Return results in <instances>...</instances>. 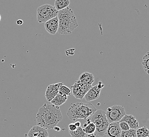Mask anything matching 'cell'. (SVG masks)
<instances>
[{"instance_id":"obj_1","label":"cell","mask_w":149,"mask_h":137,"mask_svg":"<svg viewBox=\"0 0 149 137\" xmlns=\"http://www.w3.org/2000/svg\"><path fill=\"white\" fill-rule=\"evenodd\" d=\"M62 119L63 116L59 107L49 103L43 104L36 116L37 126L47 130L53 129Z\"/></svg>"},{"instance_id":"obj_2","label":"cell","mask_w":149,"mask_h":137,"mask_svg":"<svg viewBox=\"0 0 149 137\" xmlns=\"http://www.w3.org/2000/svg\"><path fill=\"white\" fill-rule=\"evenodd\" d=\"M58 33L62 35L71 34L78 26L76 17L73 10L67 7L58 12Z\"/></svg>"},{"instance_id":"obj_3","label":"cell","mask_w":149,"mask_h":137,"mask_svg":"<svg viewBox=\"0 0 149 137\" xmlns=\"http://www.w3.org/2000/svg\"><path fill=\"white\" fill-rule=\"evenodd\" d=\"M97 109L91 103L77 102L72 104L67 114L69 119L73 121L78 119L86 120Z\"/></svg>"},{"instance_id":"obj_4","label":"cell","mask_w":149,"mask_h":137,"mask_svg":"<svg viewBox=\"0 0 149 137\" xmlns=\"http://www.w3.org/2000/svg\"><path fill=\"white\" fill-rule=\"evenodd\" d=\"M88 119L91 122L94 123L96 127L95 136L103 137L109 124L106 118L105 111L103 110H97Z\"/></svg>"},{"instance_id":"obj_5","label":"cell","mask_w":149,"mask_h":137,"mask_svg":"<svg viewBox=\"0 0 149 137\" xmlns=\"http://www.w3.org/2000/svg\"><path fill=\"white\" fill-rule=\"evenodd\" d=\"M58 12L54 6L48 4L40 6L37 9V13L38 23H46L48 20L57 17Z\"/></svg>"},{"instance_id":"obj_6","label":"cell","mask_w":149,"mask_h":137,"mask_svg":"<svg viewBox=\"0 0 149 137\" xmlns=\"http://www.w3.org/2000/svg\"><path fill=\"white\" fill-rule=\"evenodd\" d=\"M105 114L107 120L110 123L115 122H119L126 113L123 106L115 105L107 109Z\"/></svg>"},{"instance_id":"obj_7","label":"cell","mask_w":149,"mask_h":137,"mask_svg":"<svg viewBox=\"0 0 149 137\" xmlns=\"http://www.w3.org/2000/svg\"><path fill=\"white\" fill-rule=\"evenodd\" d=\"M92 87V85L81 83L77 80L72 86V94L76 99L82 100L86 93Z\"/></svg>"},{"instance_id":"obj_8","label":"cell","mask_w":149,"mask_h":137,"mask_svg":"<svg viewBox=\"0 0 149 137\" xmlns=\"http://www.w3.org/2000/svg\"><path fill=\"white\" fill-rule=\"evenodd\" d=\"M104 86L105 84L101 81H100L97 85L94 86H92L84 97L86 101L90 102L98 99L100 95L101 90L104 87Z\"/></svg>"},{"instance_id":"obj_9","label":"cell","mask_w":149,"mask_h":137,"mask_svg":"<svg viewBox=\"0 0 149 137\" xmlns=\"http://www.w3.org/2000/svg\"><path fill=\"white\" fill-rule=\"evenodd\" d=\"M63 82L55 83L49 85L46 89L45 97L46 100L48 102H50L56 96V95L58 93L59 88L62 84Z\"/></svg>"},{"instance_id":"obj_10","label":"cell","mask_w":149,"mask_h":137,"mask_svg":"<svg viewBox=\"0 0 149 137\" xmlns=\"http://www.w3.org/2000/svg\"><path fill=\"white\" fill-rule=\"evenodd\" d=\"M121 132L119 122H115L109 123L106 129L105 134L107 137H120Z\"/></svg>"},{"instance_id":"obj_11","label":"cell","mask_w":149,"mask_h":137,"mask_svg":"<svg viewBox=\"0 0 149 137\" xmlns=\"http://www.w3.org/2000/svg\"><path fill=\"white\" fill-rule=\"evenodd\" d=\"M27 137H49L48 130L40 126H33L29 130Z\"/></svg>"},{"instance_id":"obj_12","label":"cell","mask_w":149,"mask_h":137,"mask_svg":"<svg viewBox=\"0 0 149 137\" xmlns=\"http://www.w3.org/2000/svg\"><path fill=\"white\" fill-rule=\"evenodd\" d=\"M45 27L47 32L51 35L57 33L58 29V19L57 17H54L45 23Z\"/></svg>"},{"instance_id":"obj_13","label":"cell","mask_w":149,"mask_h":137,"mask_svg":"<svg viewBox=\"0 0 149 137\" xmlns=\"http://www.w3.org/2000/svg\"><path fill=\"white\" fill-rule=\"evenodd\" d=\"M120 121H124L127 123L130 129H132L136 130L139 128V123L138 122V120L135 119L134 116H133L132 114H125Z\"/></svg>"},{"instance_id":"obj_14","label":"cell","mask_w":149,"mask_h":137,"mask_svg":"<svg viewBox=\"0 0 149 137\" xmlns=\"http://www.w3.org/2000/svg\"><path fill=\"white\" fill-rule=\"evenodd\" d=\"M78 81L84 84L92 85V84L94 82V76L91 73L85 72L80 74Z\"/></svg>"},{"instance_id":"obj_15","label":"cell","mask_w":149,"mask_h":137,"mask_svg":"<svg viewBox=\"0 0 149 137\" xmlns=\"http://www.w3.org/2000/svg\"><path fill=\"white\" fill-rule=\"evenodd\" d=\"M67 100V96L60 95L58 93L56 95V96L50 102L52 104L59 107L60 106H62L63 103L66 102Z\"/></svg>"},{"instance_id":"obj_16","label":"cell","mask_w":149,"mask_h":137,"mask_svg":"<svg viewBox=\"0 0 149 137\" xmlns=\"http://www.w3.org/2000/svg\"><path fill=\"white\" fill-rule=\"evenodd\" d=\"M70 3L69 0H56L54 7L57 11H59L68 7Z\"/></svg>"},{"instance_id":"obj_17","label":"cell","mask_w":149,"mask_h":137,"mask_svg":"<svg viewBox=\"0 0 149 137\" xmlns=\"http://www.w3.org/2000/svg\"><path fill=\"white\" fill-rule=\"evenodd\" d=\"M84 131L86 133L87 135L88 134H94L96 131V127L94 123L93 122H89V123H85L84 124Z\"/></svg>"},{"instance_id":"obj_18","label":"cell","mask_w":149,"mask_h":137,"mask_svg":"<svg viewBox=\"0 0 149 137\" xmlns=\"http://www.w3.org/2000/svg\"><path fill=\"white\" fill-rule=\"evenodd\" d=\"M69 134L71 137H86L87 134L84 131L81 127L77 128L74 131H69Z\"/></svg>"},{"instance_id":"obj_19","label":"cell","mask_w":149,"mask_h":137,"mask_svg":"<svg viewBox=\"0 0 149 137\" xmlns=\"http://www.w3.org/2000/svg\"><path fill=\"white\" fill-rule=\"evenodd\" d=\"M142 64L143 66L144 70L146 74H149V52H147L143 57Z\"/></svg>"},{"instance_id":"obj_20","label":"cell","mask_w":149,"mask_h":137,"mask_svg":"<svg viewBox=\"0 0 149 137\" xmlns=\"http://www.w3.org/2000/svg\"><path fill=\"white\" fill-rule=\"evenodd\" d=\"M136 137H149V131L146 127H143L141 128H138L136 130Z\"/></svg>"},{"instance_id":"obj_21","label":"cell","mask_w":149,"mask_h":137,"mask_svg":"<svg viewBox=\"0 0 149 137\" xmlns=\"http://www.w3.org/2000/svg\"><path fill=\"white\" fill-rule=\"evenodd\" d=\"M58 94L63 95H66L67 97L71 95V90L67 86L63 85V83L59 86L58 90Z\"/></svg>"},{"instance_id":"obj_22","label":"cell","mask_w":149,"mask_h":137,"mask_svg":"<svg viewBox=\"0 0 149 137\" xmlns=\"http://www.w3.org/2000/svg\"><path fill=\"white\" fill-rule=\"evenodd\" d=\"M120 137H136V130L130 129L127 131H122Z\"/></svg>"},{"instance_id":"obj_23","label":"cell","mask_w":149,"mask_h":137,"mask_svg":"<svg viewBox=\"0 0 149 137\" xmlns=\"http://www.w3.org/2000/svg\"><path fill=\"white\" fill-rule=\"evenodd\" d=\"M119 126H120L121 130L123 131H127L130 129L128 124L125 122H124V121H120L119 122Z\"/></svg>"},{"instance_id":"obj_24","label":"cell","mask_w":149,"mask_h":137,"mask_svg":"<svg viewBox=\"0 0 149 137\" xmlns=\"http://www.w3.org/2000/svg\"><path fill=\"white\" fill-rule=\"evenodd\" d=\"M68 129H69V131H74V130H76L77 127L74 125V123H70L68 126Z\"/></svg>"},{"instance_id":"obj_25","label":"cell","mask_w":149,"mask_h":137,"mask_svg":"<svg viewBox=\"0 0 149 137\" xmlns=\"http://www.w3.org/2000/svg\"><path fill=\"white\" fill-rule=\"evenodd\" d=\"M23 20H22L21 19H19L16 21V24H17V26H21L23 24Z\"/></svg>"},{"instance_id":"obj_26","label":"cell","mask_w":149,"mask_h":137,"mask_svg":"<svg viewBox=\"0 0 149 137\" xmlns=\"http://www.w3.org/2000/svg\"><path fill=\"white\" fill-rule=\"evenodd\" d=\"M74 125L76 126V127L77 128L80 127V126H81V123H80L79 121H77V122H76L74 123Z\"/></svg>"},{"instance_id":"obj_27","label":"cell","mask_w":149,"mask_h":137,"mask_svg":"<svg viewBox=\"0 0 149 137\" xmlns=\"http://www.w3.org/2000/svg\"><path fill=\"white\" fill-rule=\"evenodd\" d=\"M53 129H54L55 131H56L59 132L60 131V127H58V126H55Z\"/></svg>"},{"instance_id":"obj_28","label":"cell","mask_w":149,"mask_h":137,"mask_svg":"<svg viewBox=\"0 0 149 137\" xmlns=\"http://www.w3.org/2000/svg\"><path fill=\"white\" fill-rule=\"evenodd\" d=\"M87 136L88 137H95V135L94 134H88L87 135Z\"/></svg>"},{"instance_id":"obj_29","label":"cell","mask_w":149,"mask_h":137,"mask_svg":"<svg viewBox=\"0 0 149 137\" xmlns=\"http://www.w3.org/2000/svg\"><path fill=\"white\" fill-rule=\"evenodd\" d=\"M1 15H0V22H1Z\"/></svg>"},{"instance_id":"obj_30","label":"cell","mask_w":149,"mask_h":137,"mask_svg":"<svg viewBox=\"0 0 149 137\" xmlns=\"http://www.w3.org/2000/svg\"></svg>"}]
</instances>
